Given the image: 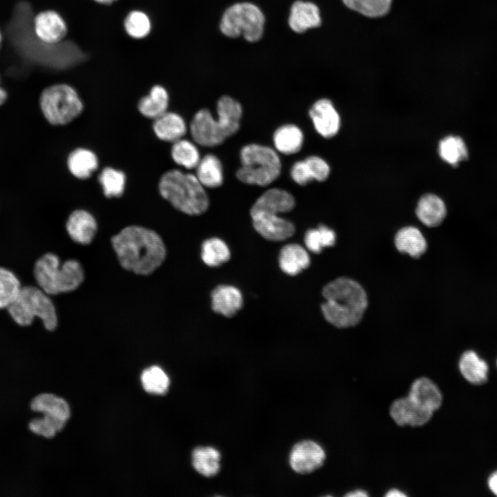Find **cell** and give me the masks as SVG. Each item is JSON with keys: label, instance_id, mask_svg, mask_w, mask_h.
Listing matches in <instances>:
<instances>
[{"label": "cell", "instance_id": "6da1fadb", "mask_svg": "<svg viewBox=\"0 0 497 497\" xmlns=\"http://www.w3.org/2000/svg\"><path fill=\"white\" fill-rule=\"evenodd\" d=\"M111 244L120 265L137 275H148L164 262L166 249L160 235L141 226H128L113 236Z\"/></svg>", "mask_w": 497, "mask_h": 497}, {"label": "cell", "instance_id": "7a4b0ae2", "mask_svg": "<svg viewBox=\"0 0 497 497\" xmlns=\"http://www.w3.org/2000/svg\"><path fill=\"white\" fill-rule=\"evenodd\" d=\"M325 302L322 314L327 322L338 328L358 324L368 305L367 295L355 280L341 277L328 283L322 289Z\"/></svg>", "mask_w": 497, "mask_h": 497}, {"label": "cell", "instance_id": "3957f363", "mask_svg": "<svg viewBox=\"0 0 497 497\" xmlns=\"http://www.w3.org/2000/svg\"><path fill=\"white\" fill-rule=\"evenodd\" d=\"M242 116V107L235 99L224 95L217 102V117L203 108L194 115L190 132L194 141L203 146L222 144L226 138L237 132Z\"/></svg>", "mask_w": 497, "mask_h": 497}, {"label": "cell", "instance_id": "277c9868", "mask_svg": "<svg viewBox=\"0 0 497 497\" xmlns=\"http://www.w3.org/2000/svg\"><path fill=\"white\" fill-rule=\"evenodd\" d=\"M295 205V199L289 192L278 188L268 189L251 208L254 228L270 241H282L290 237L295 232L294 225L279 214L291 211Z\"/></svg>", "mask_w": 497, "mask_h": 497}, {"label": "cell", "instance_id": "5b68a950", "mask_svg": "<svg viewBox=\"0 0 497 497\" xmlns=\"http://www.w3.org/2000/svg\"><path fill=\"white\" fill-rule=\"evenodd\" d=\"M159 191L176 209L190 215H201L209 206L205 188L196 175L191 173L179 170L166 172L159 180Z\"/></svg>", "mask_w": 497, "mask_h": 497}, {"label": "cell", "instance_id": "8992f818", "mask_svg": "<svg viewBox=\"0 0 497 497\" xmlns=\"http://www.w3.org/2000/svg\"><path fill=\"white\" fill-rule=\"evenodd\" d=\"M33 273L39 288L48 295L75 291L84 279V269L79 261L68 260L61 263L59 257L50 253L37 260Z\"/></svg>", "mask_w": 497, "mask_h": 497}, {"label": "cell", "instance_id": "52a82bcc", "mask_svg": "<svg viewBox=\"0 0 497 497\" xmlns=\"http://www.w3.org/2000/svg\"><path fill=\"white\" fill-rule=\"evenodd\" d=\"M241 166L236 177L241 182L266 186L280 175L282 164L277 153L273 148L257 144L243 146L240 153Z\"/></svg>", "mask_w": 497, "mask_h": 497}, {"label": "cell", "instance_id": "ba28073f", "mask_svg": "<svg viewBox=\"0 0 497 497\" xmlns=\"http://www.w3.org/2000/svg\"><path fill=\"white\" fill-rule=\"evenodd\" d=\"M41 288L22 287L16 300L7 308L14 321L20 326L31 324L35 318H39L45 328L53 331L58 324L53 302Z\"/></svg>", "mask_w": 497, "mask_h": 497}, {"label": "cell", "instance_id": "9c48e42d", "mask_svg": "<svg viewBox=\"0 0 497 497\" xmlns=\"http://www.w3.org/2000/svg\"><path fill=\"white\" fill-rule=\"evenodd\" d=\"M39 106L46 119L52 125H65L78 117L83 103L75 89L66 84L46 88L39 97Z\"/></svg>", "mask_w": 497, "mask_h": 497}, {"label": "cell", "instance_id": "30bf717a", "mask_svg": "<svg viewBox=\"0 0 497 497\" xmlns=\"http://www.w3.org/2000/svg\"><path fill=\"white\" fill-rule=\"evenodd\" d=\"M264 16L255 5L242 2L228 7L223 13L220 29L226 37L243 35L249 42L259 41L264 32Z\"/></svg>", "mask_w": 497, "mask_h": 497}, {"label": "cell", "instance_id": "8fae6325", "mask_svg": "<svg viewBox=\"0 0 497 497\" xmlns=\"http://www.w3.org/2000/svg\"><path fill=\"white\" fill-rule=\"evenodd\" d=\"M326 457V451L320 443L313 440H303L292 447L289 462L295 472L307 474L320 468Z\"/></svg>", "mask_w": 497, "mask_h": 497}, {"label": "cell", "instance_id": "7c38bea8", "mask_svg": "<svg viewBox=\"0 0 497 497\" xmlns=\"http://www.w3.org/2000/svg\"><path fill=\"white\" fill-rule=\"evenodd\" d=\"M34 32L39 41L48 46L59 43L68 33L66 22L55 10H45L37 14L33 21Z\"/></svg>", "mask_w": 497, "mask_h": 497}, {"label": "cell", "instance_id": "4fadbf2b", "mask_svg": "<svg viewBox=\"0 0 497 497\" xmlns=\"http://www.w3.org/2000/svg\"><path fill=\"white\" fill-rule=\"evenodd\" d=\"M389 415L400 427H419L425 425L433 413L414 402L408 396L393 400L389 407Z\"/></svg>", "mask_w": 497, "mask_h": 497}, {"label": "cell", "instance_id": "5bb4252c", "mask_svg": "<svg viewBox=\"0 0 497 497\" xmlns=\"http://www.w3.org/2000/svg\"><path fill=\"white\" fill-rule=\"evenodd\" d=\"M309 116L317 133L324 138H331L340 128V117L331 101L320 99L309 110Z\"/></svg>", "mask_w": 497, "mask_h": 497}, {"label": "cell", "instance_id": "9a60e30c", "mask_svg": "<svg viewBox=\"0 0 497 497\" xmlns=\"http://www.w3.org/2000/svg\"><path fill=\"white\" fill-rule=\"evenodd\" d=\"M423 409L434 413L442 402V395L438 385L430 378L422 376L411 384L407 395Z\"/></svg>", "mask_w": 497, "mask_h": 497}, {"label": "cell", "instance_id": "2e32d148", "mask_svg": "<svg viewBox=\"0 0 497 497\" xmlns=\"http://www.w3.org/2000/svg\"><path fill=\"white\" fill-rule=\"evenodd\" d=\"M66 228L70 237L75 242L86 245L91 243L94 239L97 231V223L88 211L79 209L69 215Z\"/></svg>", "mask_w": 497, "mask_h": 497}, {"label": "cell", "instance_id": "e0dca14e", "mask_svg": "<svg viewBox=\"0 0 497 497\" xmlns=\"http://www.w3.org/2000/svg\"><path fill=\"white\" fill-rule=\"evenodd\" d=\"M288 23L291 29L297 33L317 28L321 24L320 10L313 3L296 1L291 6Z\"/></svg>", "mask_w": 497, "mask_h": 497}, {"label": "cell", "instance_id": "ac0fdd59", "mask_svg": "<svg viewBox=\"0 0 497 497\" xmlns=\"http://www.w3.org/2000/svg\"><path fill=\"white\" fill-rule=\"evenodd\" d=\"M213 310L225 317H232L242 308L243 298L241 291L235 286L222 284L214 289L211 293Z\"/></svg>", "mask_w": 497, "mask_h": 497}, {"label": "cell", "instance_id": "d6986e66", "mask_svg": "<svg viewBox=\"0 0 497 497\" xmlns=\"http://www.w3.org/2000/svg\"><path fill=\"white\" fill-rule=\"evenodd\" d=\"M418 220L429 227L439 226L447 215V208L444 201L433 193L423 195L418 200L416 208Z\"/></svg>", "mask_w": 497, "mask_h": 497}, {"label": "cell", "instance_id": "ffe728a7", "mask_svg": "<svg viewBox=\"0 0 497 497\" xmlns=\"http://www.w3.org/2000/svg\"><path fill=\"white\" fill-rule=\"evenodd\" d=\"M30 409L35 413L48 415L67 422L70 415L67 402L51 393H40L29 402Z\"/></svg>", "mask_w": 497, "mask_h": 497}, {"label": "cell", "instance_id": "44dd1931", "mask_svg": "<svg viewBox=\"0 0 497 497\" xmlns=\"http://www.w3.org/2000/svg\"><path fill=\"white\" fill-rule=\"evenodd\" d=\"M153 128L159 139L173 142L182 139L187 130L185 121L179 115L167 111L155 119Z\"/></svg>", "mask_w": 497, "mask_h": 497}, {"label": "cell", "instance_id": "7402d4cb", "mask_svg": "<svg viewBox=\"0 0 497 497\" xmlns=\"http://www.w3.org/2000/svg\"><path fill=\"white\" fill-rule=\"evenodd\" d=\"M310 264L309 253L298 244H289L283 246L279 255V266L289 275H296Z\"/></svg>", "mask_w": 497, "mask_h": 497}, {"label": "cell", "instance_id": "603a6c76", "mask_svg": "<svg viewBox=\"0 0 497 497\" xmlns=\"http://www.w3.org/2000/svg\"><path fill=\"white\" fill-rule=\"evenodd\" d=\"M273 142L277 152L286 155H293L301 150L304 134L296 125L284 124L274 132Z\"/></svg>", "mask_w": 497, "mask_h": 497}, {"label": "cell", "instance_id": "cb8c5ba5", "mask_svg": "<svg viewBox=\"0 0 497 497\" xmlns=\"http://www.w3.org/2000/svg\"><path fill=\"white\" fill-rule=\"evenodd\" d=\"M398 251L418 258L427 250V242L420 231L414 226L400 228L394 238Z\"/></svg>", "mask_w": 497, "mask_h": 497}, {"label": "cell", "instance_id": "d4e9b609", "mask_svg": "<svg viewBox=\"0 0 497 497\" xmlns=\"http://www.w3.org/2000/svg\"><path fill=\"white\" fill-rule=\"evenodd\" d=\"M196 177L204 188L220 186L224 181V172L220 159L211 153L201 158L196 166Z\"/></svg>", "mask_w": 497, "mask_h": 497}, {"label": "cell", "instance_id": "484cf974", "mask_svg": "<svg viewBox=\"0 0 497 497\" xmlns=\"http://www.w3.org/2000/svg\"><path fill=\"white\" fill-rule=\"evenodd\" d=\"M458 366L461 374L468 382L474 384H482L487 381L488 365L475 351L468 350L464 352Z\"/></svg>", "mask_w": 497, "mask_h": 497}, {"label": "cell", "instance_id": "4316f807", "mask_svg": "<svg viewBox=\"0 0 497 497\" xmlns=\"http://www.w3.org/2000/svg\"><path fill=\"white\" fill-rule=\"evenodd\" d=\"M221 454L211 446H199L192 453V464L197 473L205 477H213L220 470Z\"/></svg>", "mask_w": 497, "mask_h": 497}, {"label": "cell", "instance_id": "83f0119b", "mask_svg": "<svg viewBox=\"0 0 497 497\" xmlns=\"http://www.w3.org/2000/svg\"><path fill=\"white\" fill-rule=\"evenodd\" d=\"M169 97L165 88L160 85L153 86L148 95L142 97L137 104L140 113L146 117L156 119L166 112Z\"/></svg>", "mask_w": 497, "mask_h": 497}, {"label": "cell", "instance_id": "f1b7e54d", "mask_svg": "<svg viewBox=\"0 0 497 497\" xmlns=\"http://www.w3.org/2000/svg\"><path fill=\"white\" fill-rule=\"evenodd\" d=\"M67 164L71 174L78 179H85L97 170L99 162L92 150L79 148L69 154Z\"/></svg>", "mask_w": 497, "mask_h": 497}, {"label": "cell", "instance_id": "f546056e", "mask_svg": "<svg viewBox=\"0 0 497 497\" xmlns=\"http://www.w3.org/2000/svg\"><path fill=\"white\" fill-rule=\"evenodd\" d=\"M440 158L452 166H458L468 158V150L464 140L458 136L448 135L442 139L438 148Z\"/></svg>", "mask_w": 497, "mask_h": 497}, {"label": "cell", "instance_id": "4dcf8cb0", "mask_svg": "<svg viewBox=\"0 0 497 497\" xmlns=\"http://www.w3.org/2000/svg\"><path fill=\"white\" fill-rule=\"evenodd\" d=\"M231 253L227 244L218 237L206 240L202 245L201 257L209 266H217L227 262Z\"/></svg>", "mask_w": 497, "mask_h": 497}, {"label": "cell", "instance_id": "1f68e13d", "mask_svg": "<svg viewBox=\"0 0 497 497\" xmlns=\"http://www.w3.org/2000/svg\"><path fill=\"white\" fill-rule=\"evenodd\" d=\"M171 157L177 164L186 169L196 168L201 159L197 146L193 142L182 138L173 143Z\"/></svg>", "mask_w": 497, "mask_h": 497}, {"label": "cell", "instance_id": "d6a6232c", "mask_svg": "<svg viewBox=\"0 0 497 497\" xmlns=\"http://www.w3.org/2000/svg\"><path fill=\"white\" fill-rule=\"evenodd\" d=\"M124 28L126 33L131 38L141 39L150 33L152 23L145 12L134 10L126 16L124 20Z\"/></svg>", "mask_w": 497, "mask_h": 497}, {"label": "cell", "instance_id": "836d02e7", "mask_svg": "<svg viewBox=\"0 0 497 497\" xmlns=\"http://www.w3.org/2000/svg\"><path fill=\"white\" fill-rule=\"evenodd\" d=\"M98 179L106 197H119L122 195L126 180L123 171L106 167L100 173Z\"/></svg>", "mask_w": 497, "mask_h": 497}, {"label": "cell", "instance_id": "e575fe53", "mask_svg": "<svg viewBox=\"0 0 497 497\" xmlns=\"http://www.w3.org/2000/svg\"><path fill=\"white\" fill-rule=\"evenodd\" d=\"M141 381L145 391L153 394L166 393L170 385L168 376L158 366H152L144 370Z\"/></svg>", "mask_w": 497, "mask_h": 497}, {"label": "cell", "instance_id": "d590c367", "mask_svg": "<svg viewBox=\"0 0 497 497\" xmlns=\"http://www.w3.org/2000/svg\"><path fill=\"white\" fill-rule=\"evenodd\" d=\"M335 239V231L321 224L318 228L306 231L304 235V244L309 251L314 253H320L324 248L333 246Z\"/></svg>", "mask_w": 497, "mask_h": 497}, {"label": "cell", "instance_id": "8d00e7d4", "mask_svg": "<svg viewBox=\"0 0 497 497\" xmlns=\"http://www.w3.org/2000/svg\"><path fill=\"white\" fill-rule=\"evenodd\" d=\"M21 288L12 271L0 267V309L8 308L16 300Z\"/></svg>", "mask_w": 497, "mask_h": 497}, {"label": "cell", "instance_id": "74e56055", "mask_svg": "<svg viewBox=\"0 0 497 497\" xmlns=\"http://www.w3.org/2000/svg\"><path fill=\"white\" fill-rule=\"evenodd\" d=\"M344 4L368 17H380L390 10L392 0H342Z\"/></svg>", "mask_w": 497, "mask_h": 497}, {"label": "cell", "instance_id": "f35d334b", "mask_svg": "<svg viewBox=\"0 0 497 497\" xmlns=\"http://www.w3.org/2000/svg\"><path fill=\"white\" fill-rule=\"evenodd\" d=\"M66 422L51 416L43 414L42 417L31 419L28 422V430L37 436L52 438L61 431Z\"/></svg>", "mask_w": 497, "mask_h": 497}, {"label": "cell", "instance_id": "ab89813d", "mask_svg": "<svg viewBox=\"0 0 497 497\" xmlns=\"http://www.w3.org/2000/svg\"><path fill=\"white\" fill-rule=\"evenodd\" d=\"M304 160L313 180L324 182L329 177L331 169L324 159L316 155H311Z\"/></svg>", "mask_w": 497, "mask_h": 497}, {"label": "cell", "instance_id": "60d3db41", "mask_svg": "<svg viewBox=\"0 0 497 497\" xmlns=\"http://www.w3.org/2000/svg\"><path fill=\"white\" fill-rule=\"evenodd\" d=\"M290 174L292 179L300 186H305L313 181L304 159L296 162L292 166Z\"/></svg>", "mask_w": 497, "mask_h": 497}, {"label": "cell", "instance_id": "b9f144b4", "mask_svg": "<svg viewBox=\"0 0 497 497\" xmlns=\"http://www.w3.org/2000/svg\"><path fill=\"white\" fill-rule=\"evenodd\" d=\"M488 486L490 490L497 496V471L491 474L488 479Z\"/></svg>", "mask_w": 497, "mask_h": 497}, {"label": "cell", "instance_id": "7bdbcfd3", "mask_svg": "<svg viewBox=\"0 0 497 497\" xmlns=\"http://www.w3.org/2000/svg\"><path fill=\"white\" fill-rule=\"evenodd\" d=\"M368 496L367 491L362 489H355L345 494L347 497H367Z\"/></svg>", "mask_w": 497, "mask_h": 497}, {"label": "cell", "instance_id": "ee69618b", "mask_svg": "<svg viewBox=\"0 0 497 497\" xmlns=\"http://www.w3.org/2000/svg\"><path fill=\"white\" fill-rule=\"evenodd\" d=\"M386 497H405L407 495L398 488H391L384 494Z\"/></svg>", "mask_w": 497, "mask_h": 497}, {"label": "cell", "instance_id": "f6af8a7d", "mask_svg": "<svg viewBox=\"0 0 497 497\" xmlns=\"http://www.w3.org/2000/svg\"><path fill=\"white\" fill-rule=\"evenodd\" d=\"M7 99V92L0 86V106L3 104Z\"/></svg>", "mask_w": 497, "mask_h": 497}, {"label": "cell", "instance_id": "bcb514c9", "mask_svg": "<svg viewBox=\"0 0 497 497\" xmlns=\"http://www.w3.org/2000/svg\"><path fill=\"white\" fill-rule=\"evenodd\" d=\"M97 3L102 4V5H110L113 3L117 0H93Z\"/></svg>", "mask_w": 497, "mask_h": 497}, {"label": "cell", "instance_id": "7dc6e473", "mask_svg": "<svg viewBox=\"0 0 497 497\" xmlns=\"http://www.w3.org/2000/svg\"><path fill=\"white\" fill-rule=\"evenodd\" d=\"M1 35L0 33V44H1Z\"/></svg>", "mask_w": 497, "mask_h": 497}]
</instances>
